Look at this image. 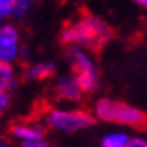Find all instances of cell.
<instances>
[{"mask_svg": "<svg viewBox=\"0 0 147 147\" xmlns=\"http://www.w3.org/2000/svg\"><path fill=\"white\" fill-rule=\"evenodd\" d=\"M12 98H10V91H0V116L10 107Z\"/></svg>", "mask_w": 147, "mask_h": 147, "instance_id": "cell-14", "label": "cell"}, {"mask_svg": "<svg viewBox=\"0 0 147 147\" xmlns=\"http://www.w3.org/2000/svg\"><path fill=\"white\" fill-rule=\"evenodd\" d=\"M22 147H55V144L51 140H48L45 136L38 137L33 140H27V142H22Z\"/></svg>", "mask_w": 147, "mask_h": 147, "instance_id": "cell-13", "label": "cell"}, {"mask_svg": "<svg viewBox=\"0 0 147 147\" xmlns=\"http://www.w3.org/2000/svg\"><path fill=\"white\" fill-rule=\"evenodd\" d=\"M53 93L56 99L66 101V102H80L86 94L73 74L60 76L53 84Z\"/></svg>", "mask_w": 147, "mask_h": 147, "instance_id": "cell-6", "label": "cell"}, {"mask_svg": "<svg viewBox=\"0 0 147 147\" xmlns=\"http://www.w3.org/2000/svg\"><path fill=\"white\" fill-rule=\"evenodd\" d=\"M93 113L80 107H60L51 106L43 113V122L48 129L63 134H74L89 129L96 122Z\"/></svg>", "mask_w": 147, "mask_h": 147, "instance_id": "cell-3", "label": "cell"}, {"mask_svg": "<svg viewBox=\"0 0 147 147\" xmlns=\"http://www.w3.org/2000/svg\"><path fill=\"white\" fill-rule=\"evenodd\" d=\"M48 127L45 126V122L41 121H17L13 122L8 132L18 142H27V140H33L38 137H43L47 134Z\"/></svg>", "mask_w": 147, "mask_h": 147, "instance_id": "cell-7", "label": "cell"}, {"mask_svg": "<svg viewBox=\"0 0 147 147\" xmlns=\"http://www.w3.org/2000/svg\"><path fill=\"white\" fill-rule=\"evenodd\" d=\"M13 5L15 0H0V22H7L8 18H12Z\"/></svg>", "mask_w": 147, "mask_h": 147, "instance_id": "cell-12", "label": "cell"}, {"mask_svg": "<svg viewBox=\"0 0 147 147\" xmlns=\"http://www.w3.org/2000/svg\"><path fill=\"white\" fill-rule=\"evenodd\" d=\"M56 71V66L51 61H38L25 68V78L30 81H43L50 80Z\"/></svg>", "mask_w": 147, "mask_h": 147, "instance_id": "cell-8", "label": "cell"}, {"mask_svg": "<svg viewBox=\"0 0 147 147\" xmlns=\"http://www.w3.org/2000/svg\"><path fill=\"white\" fill-rule=\"evenodd\" d=\"M0 147H10V146H8V142H7V140H3L2 137H0Z\"/></svg>", "mask_w": 147, "mask_h": 147, "instance_id": "cell-16", "label": "cell"}, {"mask_svg": "<svg viewBox=\"0 0 147 147\" xmlns=\"http://www.w3.org/2000/svg\"><path fill=\"white\" fill-rule=\"evenodd\" d=\"M68 65L71 68L76 81L80 83L84 93H96L99 89V73L94 63V58L91 56L89 50L83 47H69L66 53Z\"/></svg>", "mask_w": 147, "mask_h": 147, "instance_id": "cell-4", "label": "cell"}, {"mask_svg": "<svg viewBox=\"0 0 147 147\" xmlns=\"http://www.w3.org/2000/svg\"><path fill=\"white\" fill-rule=\"evenodd\" d=\"M127 147H147V139H146V137H142V136L131 137V139H129Z\"/></svg>", "mask_w": 147, "mask_h": 147, "instance_id": "cell-15", "label": "cell"}, {"mask_svg": "<svg viewBox=\"0 0 147 147\" xmlns=\"http://www.w3.org/2000/svg\"><path fill=\"white\" fill-rule=\"evenodd\" d=\"M18 84L15 65L0 63V91H12Z\"/></svg>", "mask_w": 147, "mask_h": 147, "instance_id": "cell-9", "label": "cell"}, {"mask_svg": "<svg viewBox=\"0 0 147 147\" xmlns=\"http://www.w3.org/2000/svg\"><path fill=\"white\" fill-rule=\"evenodd\" d=\"M32 7V0H15L13 5V13H12V18H17V20H22L25 15L28 13V10Z\"/></svg>", "mask_w": 147, "mask_h": 147, "instance_id": "cell-11", "label": "cell"}, {"mask_svg": "<svg viewBox=\"0 0 147 147\" xmlns=\"http://www.w3.org/2000/svg\"><path fill=\"white\" fill-rule=\"evenodd\" d=\"M93 114L98 121L134 129H147V114L144 111L113 98H98L94 101Z\"/></svg>", "mask_w": 147, "mask_h": 147, "instance_id": "cell-2", "label": "cell"}, {"mask_svg": "<svg viewBox=\"0 0 147 147\" xmlns=\"http://www.w3.org/2000/svg\"><path fill=\"white\" fill-rule=\"evenodd\" d=\"M113 38V30L106 22L96 15H84L63 27L60 40L68 47L101 48Z\"/></svg>", "mask_w": 147, "mask_h": 147, "instance_id": "cell-1", "label": "cell"}, {"mask_svg": "<svg viewBox=\"0 0 147 147\" xmlns=\"http://www.w3.org/2000/svg\"><path fill=\"white\" fill-rule=\"evenodd\" d=\"M22 36L10 22H0V63L15 65L22 60Z\"/></svg>", "mask_w": 147, "mask_h": 147, "instance_id": "cell-5", "label": "cell"}, {"mask_svg": "<svg viewBox=\"0 0 147 147\" xmlns=\"http://www.w3.org/2000/svg\"><path fill=\"white\" fill-rule=\"evenodd\" d=\"M131 136L124 131H114L101 139V147H127Z\"/></svg>", "mask_w": 147, "mask_h": 147, "instance_id": "cell-10", "label": "cell"}]
</instances>
